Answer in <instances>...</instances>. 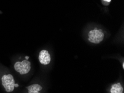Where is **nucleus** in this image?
I'll return each instance as SVG.
<instances>
[{
    "label": "nucleus",
    "mask_w": 124,
    "mask_h": 93,
    "mask_svg": "<svg viewBox=\"0 0 124 93\" xmlns=\"http://www.w3.org/2000/svg\"><path fill=\"white\" fill-rule=\"evenodd\" d=\"M88 36H89L88 40L90 42L95 43V44H98L100 43L104 38V34L102 30L97 29V28H95L91 30L89 33Z\"/></svg>",
    "instance_id": "f257e3e1"
},
{
    "label": "nucleus",
    "mask_w": 124,
    "mask_h": 93,
    "mask_svg": "<svg viewBox=\"0 0 124 93\" xmlns=\"http://www.w3.org/2000/svg\"><path fill=\"white\" fill-rule=\"evenodd\" d=\"M14 68L15 70L20 74H26L31 70V63L29 60L26 59L21 62L17 61L15 64Z\"/></svg>",
    "instance_id": "f03ea898"
},
{
    "label": "nucleus",
    "mask_w": 124,
    "mask_h": 93,
    "mask_svg": "<svg viewBox=\"0 0 124 93\" xmlns=\"http://www.w3.org/2000/svg\"><path fill=\"white\" fill-rule=\"evenodd\" d=\"M2 85L6 91L10 93L13 92L15 88V80L13 76L11 74L3 75L2 77Z\"/></svg>",
    "instance_id": "7ed1b4c3"
},
{
    "label": "nucleus",
    "mask_w": 124,
    "mask_h": 93,
    "mask_svg": "<svg viewBox=\"0 0 124 93\" xmlns=\"http://www.w3.org/2000/svg\"><path fill=\"white\" fill-rule=\"evenodd\" d=\"M39 59L40 63L43 65H47L51 61V56L48 51L43 50L39 54Z\"/></svg>",
    "instance_id": "20e7f679"
},
{
    "label": "nucleus",
    "mask_w": 124,
    "mask_h": 93,
    "mask_svg": "<svg viewBox=\"0 0 124 93\" xmlns=\"http://www.w3.org/2000/svg\"><path fill=\"white\" fill-rule=\"evenodd\" d=\"M26 88L29 90V93H40L39 92L42 90V87L39 84H33L26 87Z\"/></svg>",
    "instance_id": "39448f33"
},
{
    "label": "nucleus",
    "mask_w": 124,
    "mask_h": 93,
    "mask_svg": "<svg viewBox=\"0 0 124 93\" xmlns=\"http://www.w3.org/2000/svg\"><path fill=\"white\" fill-rule=\"evenodd\" d=\"M123 87L120 83L114 84L111 89V93H123Z\"/></svg>",
    "instance_id": "423d86ee"
},
{
    "label": "nucleus",
    "mask_w": 124,
    "mask_h": 93,
    "mask_svg": "<svg viewBox=\"0 0 124 93\" xmlns=\"http://www.w3.org/2000/svg\"><path fill=\"white\" fill-rule=\"evenodd\" d=\"M105 2H109L111 1V0H104Z\"/></svg>",
    "instance_id": "0eeeda50"
},
{
    "label": "nucleus",
    "mask_w": 124,
    "mask_h": 93,
    "mask_svg": "<svg viewBox=\"0 0 124 93\" xmlns=\"http://www.w3.org/2000/svg\"><path fill=\"white\" fill-rule=\"evenodd\" d=\"M25 59H26V60H28L29 59V56H26Z\"/></svg>",
    "instance_id": "6e6552de"
},
{
    "label": "nucleus",
    "mask_w": 124,
    "mask_h": 93,
    "mask_svg": "<svg viewBox=\"0 0 124 93\" xmlns=\"http://www.w3.org/2000/svg\"><path fill=\"white\" fill-rule=\"evenodd\" d=\"M15 87H18V84H15Z\"/></svg>",
    "instance_id": "1a4fd4ad"
},
{
    "label": "nucleus",
    "mask_w": 124,
    "mask_h": 93,
    "mask_svg": "<svg viewBox=\"0 0 124 93\" xmlns=\"http://www.w3.org/2000/svg\"><path fill=\"white\" fill-rule=\"evenodd\" d=\"M123 68H124V63H123Z\"/></svg>",
    "instance_id": "9d476101"
}]
</instances>
